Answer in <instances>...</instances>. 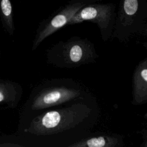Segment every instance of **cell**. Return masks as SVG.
Wrapping results in <instances>:
<instances>
[{
  "instance_id": "cell-2",
  "label": "cell",
  "mask_w": 147,
  "mask_h": 147,
  "mask_svg": "<svg viewBox=\"0 0 147 147\" xmlns=\"http://www.w3.org/2000/svg\"><path fill=\"white\" fill-rule=\"evenodd\" d=\"M90 93L83 85L72 78L48 79L34 88L26 108L31 118L47 109L61 106Z\"/></svg>"
},
{
  "instance_id": "cell-9",
  "label": "cell",
  "mask_w": 147,
  "mask_h": 147,
  "mask_svg": "<svg viewBox=\"0 0 147 147\" xmlns=\"http://www.w3.org/2000/svg\"><path fill=\"white\" fill-rule=\"evenodd\" d=\"M0 15L6 29L10 34H13L14 26L13 7L10 0H0Z\"/></svg>"
},
{
  "instance_id": "cell-6",
  "label": "cell",
  "mask_w": 147,
  "mask_h": 147,
  "mask_svg": "<svg viewBox=\"0 0 147 147\" xmlns=\"http://www.w3.org/2000/svg\"><path fill=\"white\" fill-rule=\"evenodd\" d=\"M100 1L102 0H70L66 5L41 21L36 32L32 51H35L49 36L68 25L71 19L81 8L90 3Z\"/></svg>"
},
{
  "instance_id": "cell-5",
  "label": "cell",
  "mask_w": 147,
  "mask_h": 147,
  "mask_svg": "<svg viewBox=\"0 0 147 147\" xmlns=\"http://www.w3.org/2000/svg\"><path fill=\"white\" fill-rule=\"evenodd\" d=\"M115 5L113 3H92L81 8L71 19L68 25L90 21L96 24L104 42L111 38L116 17Z\"/></svg>"
},
{
  "instance_id": "cell-4",
  "label": "cell",
  "mask_w": 147,
  "mask_h": 147,
  "mask_svg": "<svg viewBox=\"0 0 147 147\" xmlns=\"http://www.w3.org/2000/svg\"><path fill=\"white\" fill-rule=\"evenodd\" d=\"M147 35V0H121L112 38L127 43L134 37Z\"/></svg>"
},
{
  "instance_id": "cell-3",
  "label": "cell",
  "mask_w": 147,
  "mask_h": 147,
  "mask_svg": "<svg viewBox=\"0 0 147 147\" xmlns=\"http://www.w3.org/2000/svg\"><path fill=\"white\" fill-rule=\"evenodd\" d=\"M45 57L50 65L71 69L96 62L99 55L89 39L72 36L67 40L59 41L47 49Z\"/></svg>"
},
{
  "instance_id": "cell-7",
  "label": "cell",
  "mask_w": 147,
  "mask_h": 147,
  "mask_svg": "<svg viewBox=\"0 0 147 147\" xmlns=\"http://www.w3.org/2000/svg\"><path fill=\"white\" fill-rule=\"evenodd\" d=\"M132 99L134 106L147 102V57L141 60L136 66L132 76Z\"/></svg>"
},
{
  "instance_id": "cell-8",
  "label": "cell",
  "mask_w": 147,
  "mask_h": 147,
  "mask_svg": "<svg viewBox=\"0 0 147 147\" xmlns=\"http://www.w3.org/2000/svg\"><path fill=\"white\" fill-rule=\"evenodd\" d=\"M125 145L124 137L113 133H93L69 147H122Z\"/></svg>"
},
{
  "instance_id": "cell-1",
  "label": "cell",
  "mask_w": 147,
  "mask_h": 147,
  "mask_svg": "<svg viewBox=\"0 0 147 147\" xmlns=\"http://www.w3.org/2000/svg\"><path fill=\"white\" fill-rule=\"evenodd\" d=\"M100 117L96 99L90 93L32 117L23 131L30 146L69 147L91 135Z\"/></svg>"
},
{
  "instance_id": "cell-10",
  "label": "cell",
  "mask_w": 147,
  "mask_h": 147,
  "mask_svg": "<svg viewBox=\"0 0 147 147\" xmlns=\"http://www.w3.org/2000/svg\"><path fill=\"white\" fill-rule=\"evenodd\" d=\"M7 95L6 93H3L1 90H0V102L3 101L7 98Z\"/></svg>"
}]
</instances>
